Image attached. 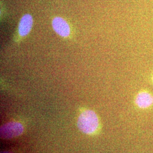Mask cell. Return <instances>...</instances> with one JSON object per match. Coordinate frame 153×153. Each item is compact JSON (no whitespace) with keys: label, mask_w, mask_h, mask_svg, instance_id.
<instances>
[{"label":"cell","mask_w":153,"mask_h":153,"mask_svg":"<svg viewBox=\"0 0 153 153\" xmlns=\"http://www.w3.org/2000/svg\"><path fill=\"white\" fill-rule=\"evenodd\" d=\"M77 126L79 131L86 134L97 133L100 128V121L97 114L90 109L82 111L78 119Z\"/></svg>","instance_id":"cell-1"},{"label":"cell","mask_w":153,"mask_h":153,"mask_svg":"<svg viewBox=\"0 0 153 153\" xmlns=\"http://www.w3.org/2000/svg\"><path fill=\"white\" fill-rule=\"evenodd\" d=\"M0 130L1 138L4 140H9L21 135L24 128L19 122L10 121L1 126Z\"/></svg>","instance_id":"cell-2"},{"label":"cell","mask_w":153,"mask_h":153,"mask_svg":"<svg viewBox=\"0 0 153 153\" xmlns=\"http://www.w3.org/2000/svg\"><path fill=\"white\" fill-rule=\"evenodd\" d=\"M134 103L140 109H148L153 107V94L146 90L140 91L136 96Z\"/></svg>","instance_id":"cell-3"},{"label":"cell","mask_w":153,"mask_h":153,"mask_svg":"<svg viewBox=\"0 0 153 153\" xmlns=\"http://www.w3.org/2000/svg\"><path fill=\"white\" fill-rule=\"evenodd\" d=\"M52 25L55 33L61 37L67 38L70 35L71 28L64 18L60 16L55 17L52 20Z\"/></svg>","instance_id":"cell-4"},{"label":"cell","mask_w":153,"mask_h":153,"mask_svg":"<svg viewBox=\"0 0 153 153\" xmlns=\"http://www.w3.org/2000/svg\"><path fill=\"white\" fill-rule=\"evenodd\" d=\"M33 26V18L32 16L29 14H26L22 16L18 25V31L19 35L24 37L27 36Z\"/></svg>","instance_id":"cell-5"},{"label":"cell","mask_w":153,"mask_h":153,"mask_svg":"<svg viewBox=\"0 0 153 153\" xmlns=\"http://www.w3.org/2000/svg\"><path fill=\"white\" fill-rule=\"evenodd\" d=\"M12 153L11 152H10V151H5V152H3L2 153Z\"/></svg>","instance_id":"cell-6"},{"label":"cell","mask_w":153,"mask_h":153,"mask_svg":"<svg viewBox=\"0 0 153 153\" xmlns=\"http://www.w3.org/2000/svg\"><path fill=\"white\" fill-rule=\"evenodd\" d=\"M152 82H153V75H152Z\"/></svg>","instance_id":"cell-7"}]
</instances>
